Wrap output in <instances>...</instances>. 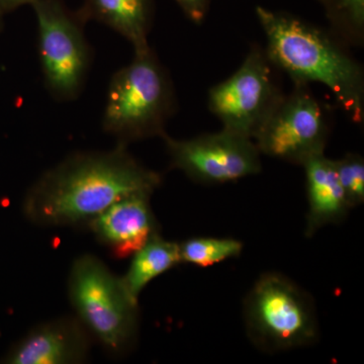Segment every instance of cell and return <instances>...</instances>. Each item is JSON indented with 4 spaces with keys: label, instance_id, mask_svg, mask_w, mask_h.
Wrapping results in <instances>:
<instances>
[{
    "label": "cell",
    "instance_id": "cell-1",
    "mask_svg": "<svg viewBox=\"0 0 364 364\" xmlns=\"http://www.w3.org/2000/svg\"><path fill=\"white\" fill-rule=\"evenodd\" d=\"M162 177L132 156L128 146L76 152L28 189L23 215L41 227H85L112 203L136 193L153 195Z\"/></svg>",
    "mask_w": 364,
    "mask_h": 364
},
{
    "label": "cell",
    "instance_id": "cell-2",
    "mask_svg": "<svg viewBox=\"0 0 364 364\" xmlns=\"http://www.w3.org/2000/svg\"><path fill=\"white\" fill-rule=\"evenodd\" d=\"M256 16L267 38L268 59L294 83L329 88L355 124L364 119L363 67L332 32L284 11L257 6Z\"/></svg>",
    "mask_w": 364,
    "mask_h": 364
},
{
    "label": "cell",
    "instance_id": "cell-3",
    "mask_svg": "<svg viewBox=\"0 0 364 364\" xmlns=\"http://www.w3.org/2000/svg\"><path fill=\"white\" fill-rule=\"evenodd\" d=\"M176 107L173 83L152 48L134 51L128 65L112 76L102 130L117 144L162 136Z\"/></svg>",
    "mask_w": 364,
    "mask_h": 364
},
{
    "label": "cell",
    "instance_id": "cell-4",
    "mask_svg": "<svg viewBox=\"0 0 364 364\" xmlns=\"http://www.w3.org/2000/svg\"><path fill=\"white\" fill-rule=\"evenodd\" d=\"M68 296L76 317L107 353L123 356L131 350L138 335L139 304L104 261L92 254L76 258Z\"/></svg>",
    "mask_w": 364,
    "mask_h": 364
},
{
    "label": "cell",
    "instance_id": "cell-5",
    "mask_svg": "<svg viewBox=\"0 0 364 364\" xmlns=\"http://www.w3.org/2000/svg\"><path fill=\"white\" fill-rule=\"evenodd\" d=\"M244 318L249 338L261 350H291L314 343L318 336L310 294L277 272L256 280L246 296Z\"/></svg>",
    "mask_w": 364,
    "mask_h": 364
},
{
    "label": "cell",
    "instance_id": "cell-6",
    "mask_svg": "<svg viewBox=\"0 0 364 364\" xmlns=\"http://www.w3.org/2000/svg\"><path fill=\"white\" fill-rule=\"evenodd\" d=\"M38 53L48 92L60 102L77 100L90 74L92 51L86 21L63 0H36Z\"/></svg>",
    "mask_w": 364,
    "mask_h": 364
},
{
    "label": "cell",
    "instance_id": "cell-7",
    "mask_svg": "<svg viewBox=\"0 0 364 364\" xmlns=\"http://www.w3.org/2000/svg\"><path fill=\"white\" fill-rule=\"evenodd\" d=\"M265 50L255 46L238 70L208 90V107L225 130L253 139L284 97Z\"/></svg>",
    "mask_w": 364,
    "mask_h": 364
},
{
    "label": "cell",
    "instance_id": "cell-8",
    "mask_svg": "<svg viewBox=\"0 0 364 364\" xmlns=\"http://www.w3.org/2000/svg\"><path fill=\"white\" fill-rule=\"evenodd\" d=\"M329 136L327 114L308 85L294 83L253 139L261 155L303 165L324 153Z\"/></svg>",
    "mask_w": 364,
    "mask_h": 364
},
{
    "label": "cell",
    "instance_id": "cell-9",
    "mask_svg": "<svg viewBox=\"0 0 364 364\" xmlns=\"http://www.w3.org/2000/svg\"><path fill=\"white\" fill-rule=\"evenodd\" d=\"M173 168L198 183L223 184L255 176L262 169L252 139L225 130L191 139L161 136Z\"/></svg>",
    "mask_w": 364,
    "mask_h": 364
},
{
    "label": "cell",
    "instance_id": "cell-10",
    "mask_svg": "<svg viewBox=\"0 0 364 364\" xmlns=\"http://www.w3.org/2000/svg\"><path fill=\"white\" fill-rule=\"evenodd\" d=\"M93 338L74 317H62L36 326L7 354L11 364H77L90 353Z\"/></svg>",
    "mask_w": 364,
    "mask_h": 364
},
{
    "label": "cell",
    "instance_id": "cell-11",
    "mask_svg": "<svg viewBox=\"0 0 364 364\" xmlns=\"http://www.w3.org/2000/svg\"><path fill=\"white\" fill-rule=\"evenodd\" d=\"M151 195L136 193L112 203L87 226L98 243L117 259L131 257L159 233Z\"/></svg>",
    "mask_w": 364,
    "mask_h": 364
},
{
    "label": "cell",
    "instance_id": "cell-12",
    "mask_svg": "<svg viewBox=\"0 0 364 364\" xmlns=\"http://www.w3.org/2000/svg\"><path fill=\"white\" fill-rule=\"evenodd\" d=\"M301 166L305 169L309 205L305 233L312 237L323 227L343 221L351 207L340 184L334 160L321 153Z\"/></svg>",
    "mask_w": 364,
    "mask_h": 364
},
{
    "label": "cell",
    "instance_id": "cell-13",
    "mask_svg": "<svg viewBox=\"0 0 364 364\" xmlns=\"http://www.w3.org/2000/svg\"><path fill=\"white\" fill-rule=\"evenodd\" d=\"M87 23L109 26L133 46L134 51L149 47L154 20V0H83L77 9Z\"/></svg>",
    "mask_w": 364,
    "mask_h": 364
},
{
    "label": "cell",
    "instance_id": "cell-14",
    "mask_svg": "<svg viewBox=\"0 0 364 364\" xmlns=\"http://www.w3.org/2000/svg\"><path fill=\"white\" fill-rule=\"evenodd\" d=\"M131 257L130 267L119 279L129 296L138 303L139 296L151 282L181 263L179 243L166 240L159 233Z\"/></svg>",
    "mask_w": 364,
    "mask_h": 364
},
{
    "label": "cell",
    "instance_id": "cell-15",
    "mask_svg": "<svg viewBox=\"0 0 364 364\" xmlns=\"http://www.w3.org/2000/svg\"><path fill=\"white\" fill-rule=\"evenodd\" d=\"M324 9L331 32L345 44L364 41V0H318Z\"/></svg>",
    "mask_w": 364,
    "mask_h": 364
},
{
    "label": "cell",
    "instance_id": "cell-16",
    "mask_svg": "<svg viewBox=\"0 0 364 364\" xmlns=\"http://www.w3.org/2000/svg\"><path fill=\"white\" fill-rule=\"evenodd\" d=\"M243 250L242 242L233 238L196 237L179 243L181 263L208 267L238 257Z\"/></svg>",
    "mask_w": 364,
    "mask_h": 364
},
{
    "label": "cell",
    "instance_id": "cell-17",
    "mask_svg": "<svg viewBox=\"0 0 364 364\" xmlns=\"http://www.w3.org/2000/svg\"><path fill=\"white\" fill-rule=\"evenodd\" d=\"M340 184L351 208L364 202V160L358 154H347L334 160Z\"/></svg>",
    "mask_w": 364,
    "mask_h": 364
},
{
    "label": "cell",
    "instance_id": "cell-18",
    "mask_svg": "<svg viewBox=\"0 0 364 364\" xmlns=\"http://www.w3.org/2000/svg\"><path fill=\"white\" fill-rule=\"evenodd\" d=\"M184 14L195 23H202L210 9V0H176Z\"/></svg>",
    "mask_w": 364,
    "mask_h": 364
},
{
    "label": "cell",
    "instance_id": "cell-19",
    "mask_svg": "<svg viewBox=\"0 0 364 364\" xmlns=\"http://www.w3.org/2000/svg\"><path fill=\"white\" fill-rule=\"evenodd\" d=\"M36 0H0V16H4L21 6H32Z\"/></svg>",
    "mask_w": 364,
    "mask_h": 364
},
{
    "label": "cell",
    "instance_id": "cell-20",
    "mask_svg": "<svg viewBox=\"0 0 364 364\" xmlns=\"http://www.w3.org/2000/svg\"><path fill=\"white\" fill-rule=\"evenodd\" d=\"M4 28V16H0V32Z\"/></svg>",
    "mask_w": 364,
    "mask_h": 364
}]
</instances>
